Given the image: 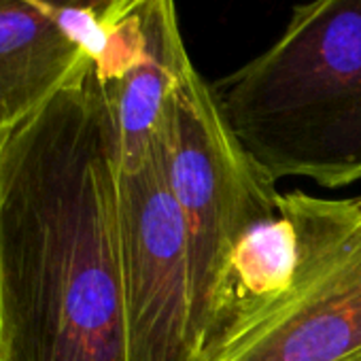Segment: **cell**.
<instances>
[{
	"mask_svg": "<svg viewBox=\"0 0 361 361\" xmlns=\"http://www.w3.org/2000/svg\"><path fill=\"white\" fill-rule=\"evenodd\" d=\"M161 145L185 228L200 359L228 323L240 255L283 217L281 194L236 140L213 85L198 75L194 64L174 85Z\"/></svg>",
	"mask_w": 361,
	"mask_h": 361,
	"instance_id": "3957f363",
	"label": "cell"
},
{
	"mask_svg": "<svg viewBox=\"0 0 361 361\" xmlns=\"http://www.w3.org/2000/svg\"><path fill=\"white\" fill-rule=\"evenodd\" d=\"M289 283L240 312L198 361H361V198L281 194Z\"/></svg>",
	"mask_w": 361,
	"mask_h": 361,
	"instance_id": "277c9868",
	"label": "cell"
},
{
	"mask_svg": "<svg viewBox=\"0 0 361 361\" xmlns=\"http://www.w3.org/2000/svg\"><path fill=\"white\" fill-rule=\"evenodd\" d=\"M140 0H0V151L64 90Z\"/></svg>",
	"mask_w": 361,
	"mask_h": 361,
	"instance_id": "8992f818",
	"label": "cell"
},
{
	"mask_svg": "<svg viewBox=\"0 0 361 361\" xmlns=\"http://www.w3.org/2000/svg\"><path fill=\"white\" fill-rule=\"evenodd\" d=\"M7 361H128L117 176L94 60L0 151Z\"/></svg>",
	"mask_w": 361,
	"mask_h": 361,
	"instance_id": "6da1fadb",
	"label": "cell"
},
{
	"mask_svg": "<svg viewBox=\"0 0 361 361\" xmlns=\"http://www.w3.org/2000/svg\"><path fill=\"white\" fill-rule=\"evenodd\" d=\"M236 140L274 180H361V0H310L215 87Z\"/></svg>",
	"mask_w": 361,
	"mask_h": 361,
	"instance_id": "7a4b0ae2",
	"label": "cell"
},
{
	"mask_svg": "<svg viewBox=\"0 0 361 361\" xmlns=\"http://www.w3.org/2000/svg\"><path fill=\"white\" fill-rule=\"evenodd\" d=\"M115 176L126 357L198 361L188 240L161 138L149 159Z\"/></svg>",
	"mask_w": 361,
	"mask_h": 361,
	"instance_id": "5b68a950",
	"label": "cell"
},
{
	"mask_svg": "<svg viewBox=\"0 0 361 361\" xmlns=\"http://www.w3.org/2000/svg\"><path fill=\"white\" fill-rule=\"evenodd\" d=\"M0 361H7V346H5V321H3V298H0Z\"/></svg>",
	"mask_w": 361,
	"mask_h": 361,
	"instance_id": "52a82bcc",
	"label": "cell"
}]
</instances>
